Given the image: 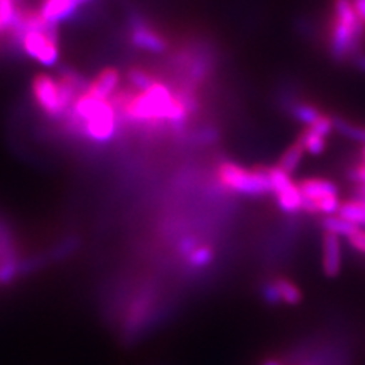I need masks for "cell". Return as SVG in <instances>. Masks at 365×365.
Listing matches in <instances>:
<instances>
[{
	"instance_id": "obj_22",
	"label": "cell",
	"mask_w": 365,
	"mask_h": 365,
	"mask_svg": "<svg viewBox=\"0 0 365 365\" xmlns=\"http://www.w3.org/2000/svg\"><path fill=\"white\" fill-rule=\"evenodd\" d=\"M350 178L351 181H355L356 185H365V162L350 170Z\"/></svg>"
},
{
	"instance_id": "obj_7",
	"label": "cell",
	"mask_w": 365,
	"mask_h": 365,
	"mask_svg": "<svg viewBox=\"0 0 365 365\" xmlns=\"http://www.w3.org/2000/svg\"><path fill=\"white\" fill-rule=\"evenodd\" d=\"M120 84V72L116 67H106L91 79L87 88V95L101 101H110Z\"/></svg>"
},
{
	"instance_id": "obj_5",
	"label": "cell",
	"mask_w": 365,
	"mask_h": 365,
	"mask_svg": "<svg viewBox=\"0 0 365 365\" xmlns=\"http://www.w3.org/2000/svg\"><path fill=\"white\" fill-rule=\"evenodd\" d=\"M271 190L277 198L280 209L287 213H297L303 209V198L299 185H294L289 175L279 166L268 168Z\"/></svg>"
},
{
	"instance_id": "obj_25",
	"label": "cell",
	"mask_w": 365,
	"mask_h": 365,
	"mask_svg": "<svg viewBox=\"0 0 365 365\" xmlns=\"http://www.w3.org/2000/svg\"><path fill=\"white\" fill-rule=\"evenodd\" d=\"M353 61H355V64H356L359 71L365 72V55H356L355 60H353Z\"/></svg>"
},
{
	"instance_id": "obj_11",
	"label": "cell",
	"mask_w": 365,
	"mask_h": 365,
	"mask_svg": "<svg viewBox=\"0 0 365 365\" xmlns=\"http://www.w3.org/2000/svg\"><path fill=\"white\" fill-rule=\"evenodd\" d=\"M322 227L323 230L327 233H332L335 236H346L349 237L350 235L355 233L358 230V225L349 222L347 220L341 218V216H326V218L322 221Z\"/></svg>"
},
{
	"instance_id": "obj_2",
	"label": "cell",
	"mask_w": 365,
	"mask_h": 365,
	"mask_svg": "<svg viewBox=\"0 0 365 365\" xmlns=\"http://www.w3.org/2000/svg\"><path fill=\"white\" fill-rule=\"evenodd\" d=\"M218 178L221 185L233 192L250 197L267 195L271 190V181L268 169L256 168L253 170L239 165L225 162L218 169Z\"/></svg>"
},
{
	"instance_id": "obj_24",
	"label": "cell",
	"mask_w": 365,
	"mask_h": 365,
	"mask_svg": "<svg viewBox=\"0 0 365 365\" xmlns=\"http://www.w3.org/2000/svg\"><path fill=\"white\" fill-rule=\"evenodd\" d=\"M353 5H355L358 17L365 25V0H353Z\"/></svg>"
},
{
	"instance_id": "obj_28",
	"label": "cell",
	"mask_w": 365,
	"mask_h": 365,
	"mask_svg": "<svg viewBox=\"0 0 365 365\" xmlns=\"http://www.w3.org/2000/svg\"><path fill=\"white\" fill-rule=\"evenodd\" d=\"M87 2H90V0H79V4H81V5H83V4H87Z\"/></svg>"
},
{
	"instance_id": "obj_29",
	"label": "cell",
	"mask_w": 365,
	"mask_h": 365,
	"mask_svg": "<svg viewBox=\"0 0 365 365\" xmlns=\"http://www.w3.org/2000/svg\"><path fill=\"white\" fill-rule=\"evenodd\" d=\"M364 160H365V146H364Z\"/></svg>"
},
{
	"instance_id": "obj_1",
	"label": "cell",
	"mask_w": 365,
	"mask_h": 365,
	"mask_svg": "<svg viewBox=\"0 0 365 365\" xmlns=\"http://www.w3.org/2000/svg\"><path fill=\"white\" fill-rule=\"evenodd\" d=\"M14 38L21 46V51L34 61L51 67L60 60L58 32H56V26H52L49 23L20 31Z\"/></svg>"
},
{
	"instance_id": "obj_18",
	"label": "cell",
	"mask_w": 365,
	"mask_h": 365,
	"mask_svg": "<svg viewBox=\"0 0 365 365\" xmlns=\"http://www.w3.org/2000/svg\"><path fill=\"white\" fill-rule=\"evenodd\" d=\"M280 295V300L288 304H297L302 302V292L295 287V284L287 279H277L274 280Z\"/></svg>"
},
{
	"instance_id": "obj_15",
	"label": "cell",
	"mask_w": 365,
	"mask_h": 365,
	"mask_svg": "<svg viewBox=\"0 0 365 365\" xmlns=\"http://www.w3.org/2000/svg\"><path fill=\"white\" fill-rule=\"evenodd\" d=\"M128 83L133 88H135L137 91H145L148 88H151L157 81L153 75L148 73L146 71L140 67H133L127 73Z\"/></svg>"
},
{
	"instance_id": "obj_6",
	"label": "cell",
	"mask_w": 365,
	"mask_h": 365,
	"mask_svg": "<svg viewBox=\"0 0 365 365\" xmlns=\"http://www.w3.org/2000/svg\"><path fill=\"white\" fill-rule=\"evenodd\" d=\"M130 41L134 48L151 53H163L168 51V40L154 29L148 21L139 16L133 14L130 19Z\"/></svg>"
},
{
	"instance_id": "obj_16",
	"label": "cell",
	"mask_w": 365,
	"mask_h": 365,
	"mask_svg": "<svg viewBox=\"0 0 365 365\" xmlns=\"http://www.w3.org/2000/svg\"><path fill=\"white\" fill-rule=\"evenodd\" d=\"M291 113L297 120L302 123H306L307 127L312 125L323 114L317 107H314L311 104H304V102H297V104H294L291 107Z\"/></svg>"
},
{
	"instance_id": "obj_30",
	"label": "cell",
	"mask_w": 365,
	"mask_h": 365,
	"mask_svg": "<svg viewBox=\"0 0 365 365\" xmlns=\"http://www.w3.org/2000/svg\"><path fill=\"white\" fill-rule=\"evenodd\" d=\"M0 32H2V29H0Z\"/></svg>"
},
{
	"instance_id": "obj_13",
	"label": "cell",
	"mask_w": 365,
	"mask_h": 365,
	"mask_svg": "<svg viewBox=\"0 0 365 365\" xmlns=\"http://www.w3.org/2000/svg\"><path fill=\"white\" fill-rule=\"evenodd\" d=\"M20 6L17 0H0V29L2 32H11L16 25Z\"/></svg>"
},
{
	"instance_id": "obj_3",
	"label": "cell",
	"mask_w": 365,
	"mask_h": 365,
	"mask_svg": "<svg viewBox=\"0 0 365 365\" xmlns=\"http://www.w3.org/2000/svg\"><path fill=\"white\" fill-rule=\"evenodd\" d=\"M299 189L306 212L330 216L339 210L341 202L335 182L323 178H306L299 182Z\"/></svg>"
},
{
	"instance_id": "obj_12",
	"label": "cell",
	"mask_w": 365,
	"mask_h": 365,
	"mask_svg": "<svg viewBox=\"0 0 365 365\" xmlns=\"http://www.w3.org/2000/svg\"><path fill=\"white\" fill-rule=\"evenodd\" d=\"M297 142H299L304 148L306 153H309L312 155L322 154L324 151V148H326V137H323L322 134H318L317 131H314L309 127H307L302 133V135L299 137V140H297Z\"/></svg>"
},
{
	"instance_id": "obj_26",
	"label": "cell",
	"mask_w": 365,
	"mask_h": 365,
	"mask_svg": "<svg viewBox=\"0 0 365 365\" xmlns=\"http://www.w3.org/2000/svg\"><path fill=\"white\" fill-rule=\"evenodd\" d=\"M355 195H356V200H364L365 201V185H358L356 186Z\"/></svg>"
},
{
	"instance_id": "obj_23",
	"label": "cell",
	"mask_w": 365,
	"mask_h": 365,
	"mask_svg": "<svg viewBox=\"0 0 365 365\" xmlns=\"http://www.w3.org/2000/svg\"><path fill=\"white\" fill-rule=\"evenodd\" d=\"M195 241H193V239H185V241L181 242V245H180V250L182 251V255H192V251L195 250Z\"/></svg>"
},
{
	"instance_id": "obj_21",
	"label": "cell",
	"mask_w": 365,
	"mask_h": 365,
	"mask_svg": "<svg viewBox=\"0 0 365 365\" xmlns=\"http://www.w3.org/2000/svg\"><path fill=\"white\" fill-rule=\"evenodd\" d=\"M264 297H265V300H267L269 304H276V303L282 302V300H280V295H279V291H277V287H276V283H274V282L265 284V288H264Z\"/></svg>"
},
{
	"instance_id": "obj_10",
	"label": "cell",
	"mask_w": 365,
	"mask_h": 365,
	"mask_svg": "<svg viewBox=\"0 0 365 365\" xmlns=\"http://www.w3.org/2000/svg\"><path fill=\"white\" fill-rule=\"evenodd\" d=\"M341 218L347 220L355 225H365V201L364 200H350L341 202L338 210Z\"/></svg>"
},
{
	"instance_id": "obj_17",
	"label": "cell",
	"mask_w": 365,
	"mask_h": 365,
	"mask_svg": "<svg viewBox=\"0 0 365 365\" xmlns=\"http://www.w3.org/2000/svg\"><path fill=\"white\" fill-rule=\"evenodd\" d=\"M334 128L342 134L349 137L351 140H356L361 143H365V127H358V125H353L350 122H347L346 119H341V118H334Z\"/></svg>"
},
{
	"instance_id": "obj_19",
	"label": "cell",
	"mask_w": 365,
	"mask_h": 365,
	"mask_svg": "<svg viewBox=\"0 0 365 365\" xmlns=\"http://www.w3.org/2000/svg\"><path fill=\"white\" fill-rule=\"evenodd\" d=\"M213 260V251L209 247H200L197 250L192 251V255L189 256V262L192 267L195 268H204L212 264Z\"/></svg>"
},
{
	"instance_id": "obj_9",
	"label": "cell",
	"mask_w": 365,
	"mask_h": 365,
	"mask_svg": "<svg viewBox=\"0 0 365 365\" xmlns=\"http://www.w3.org/2000/svg\"><path fill=\"white\" fill-rule=\"evenodd\" d=\"M341 244L339 237L324 232L323 236V269L327 277H335L341 271Z\"/></svg>"
},
{
	"instance_id": "obj_4",
	"label": "cell",
	"mask_w": 365,
	"mask_h": 365,
	"mask_svg": "<svg viewBox=\"0 0 365 365\" xmlns=\"http://www.w3.org/2000/svg\"><path fill=\"white\" fill-rule=\"evenodd\" d=\"M365 25H347L336 19H334L332 26H330V37H329V49L330 55L335 60L341 61L353 55L364 37Z\"/></svg>"
},
{
	"instance_id": "obj_14",
	"label": "cell",
	"mask_w": 365,
	"mask_h": 365,
	"mask_svg": "<svg viewBox=\"0 0 365 365\" xmlns=\"http://www.w3.org/2000/svg\"><path fill=\"white\" fill-rule=\"evenodd\" d=\"M304 153H306L304 148L299 142H295L288 151H284V154L282 155L277 166L289 175V174L294 173L297 168H299Z\"/></svg>"
},
{
	"instance_id": "obj_8",
	"label": "cell",
	"mask_w": 365,
	"mask_h": 365,
	"mask_svg": "<svg viewBox=\"0 0 365 365\" xmlns=\"http://www.w3.org/2000/svg\"><path fill=\"white\" fill-rule=\"evenodd\" d=\"M79 5V0H41L37 9L46 23L56 26L73 17Z\"/></svg>"
},
{
	"instance_id": "obj_20",
	"label": "cell",
	"mask_w": 365,
	"mask_h": 365,
	"mask_svg": "<svg viewBox=\"0 0 365 365\" xmlns=\"http://www.w3.org/2000/svg\"><path fill=\"white\" fill-rule=\"evenodd\" d=\"M347 239H349L350 247H353L356 251H359V253L365 255V230H361V228H358V230L353 235H350Z\"/></svg>"
},
{
	"instance_id": "obj_27",
	"label": "cell",
	"mask_w": 365,
	"mask_h": 365,
	"mask_svg": "<svg viewBox=\"0 0 365 365\" xmlns=\"http://www.w3.org/2000/svg\"><path fill=\"white\" fill-rule=\"evenodd\" d=\"M264 365H282L279 361H274V359H269V361H267Z\"/></svg>"
}]
</instances>
